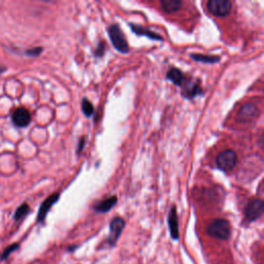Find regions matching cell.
I'll return each instance as SVG.
<instances>
[{"label": "cell", "instance_id": "cell-1", "mask_svg": "<svg viewBox=\"0 0 264 264\" xmlns=\"http://www.w3.org/2000/svg\"><path fill=\"white\" fill-rule=\"evenodd\" d=\"M108 32L111 38V42L117 51H119L120 53H123V54H126L129 52V46L126 40V37L118 24L111 25L108 28Z\"/></svg>", "mask_w": 264, "mask_h": 264}, {"label": "cell", "instance_id": "cell-2", "mask_svg": "<svg viewBox=\"0 0 264 264\" xmlns=\"http://www.w3.org/2000/svg\"><path fill=\"white\" fill-rule=\"evenodd\" d=\"M208 233L219 239H227L230 235V224L225 219H217L208 227Z\"/></svg>", "mask_w": 264, "mask_h": 264}, {"label": "cell", "instance_id": "cell-3", "mask_svg": "<svg viewBox=\"0 0 264 264\" xmlns=\"http://www.w3.org/2000/svg\"><path fill=\"white\" fill-rule=\"evenodd\" d=\"M237 164V155L232 150H225L217 157V166L223 171H231Z\"/></svg>", "mask_w": 264, "mask_h": 264}, {"label": "cell", "instance_id": "cell-4", "mask_svg": "<svg viewBox=\"0 0 264 264\" xmlns=\"http://www.w3.org/2000/svg\"><path fill=\"white\" fill-rule=\"evenodd\" d=\"M260 111L258 107L253 103H247L241 106L238 114H237V121L242 124L251 123L255 119L258 118Z\"/></svg>", "mask_w": 264, "mask_h": 264}, {"label": "cell", "instance_id": "cell-5", "mask_svg": "<svg viewBox=\"0 0 264 264\" xmlns=\"http://www.w3.org/2000/svg\"><path fill=\"white\" fill-rule=\"evenodd\" d=\"M207 7L209 12L217 17H226L232 11V4L228 0H210Z\"/></svg>", "mask_w": 264, "mask_h": 264}, {"label": "cell", "instance_id": "cell-6", "mask_svg": "<svg viewBox=\"0 0 264 264\" xmlns=\"http://www.w3.org/2000/svg\"><path fill=\"white\" fill-rule=\"evenodd\" d=\"M263 214V201L259 198H254L248 202L245 208V217L249 222L259 219Z\"/></svg>", "mask_w": 264, "mask_h": 264}, {"label": "cell", "instance_id": "cell-7", "mask_svg": "<svg viewBox=\"0 0 264 264\" xmlns=\"http://www.w3.org/2000/svg\"><path fill=\"white\" fill-rule=\"evenodd\" d=\"M182 95L187 99H193L194 97L204 94L200 84L198 82H193L189 77H186L184 83L182 84Z\"/></svg>", "mask_w": 264, "mask_h": 264}, {"label": "cell", "instance_id": "cell-8", "mask_svg": "<svg viewBox=\"0 0 264 264\" xmlns=\"http://www.w3.org/2000/svg\"><path fill=\"white\" fill-rule=\"evenodd\" d=\"M12 119L17 127H27L31 122L30 112L25 108H18L13 112Z\"/></svg>", "mask_w": 264, "mask_h": 264}, {"label": "cell", "instance_id": "cell-9", "mask_svg": "<svg viewBox=\"0 0 264 264\" xmlns=\"http://www.w3.org/2000/svg\"><path fill=\"white\" fill-rule=\"evenodd\" d=\"M124 227H125V221L121 217H116L112 220L111 224H110V235L108 238L111 245H115V243L117 242Z\"/></svg>", "mask_w": 264, "mask_h": 264}, {"label": "cell", "instance_id": "cell-10", "mask_svg": "<svg viewBox=\"0 0 264 264\" xmlns=\"http://www.w3.org/2000/svg\"><path fill=\"white\" fill-rule=\"evenodd\" d=\"M59 194L58 193H55V194H52L51 196H49L43 204L42 206H40L39 208V211H38V215H37V221L39 223H42L45 221L49 211L51 210V208L56 204V202L58 201L59 199Z\"/></svg>", "mask_w": 264, "mask_h": 264}, {"label": "cell", "instance_id": "cell-11", "mask_svg": "<svg viewBox=\"0 0 264 264\" xmlns=\"http://www.w3.org/2000/svg\"><path fill=\"white\" fill-rule=\"evenodd\" d=\"M129 27L137 35L146 36V37H149L150 39H153V40H163V37H162L161 35H159L156 32L151 31L150 29H148L146 27H143L140 25H135V24H129Z\"/></svg>", "mask_w": 264, "mask_h": 264}, {"label": "cell", "instance_id": "cell-12", "mask_svg": "<svg viewBox=\"0 0 264 264\" xmlns=\"http://www.w3.org/2000/svg\"><path fill=\"white\" fill-rule=\"evenodd\" d=\"M168 226L170 230L171 237L173 239L179 238V220H178V214H177V209L174 206L170 209L169 215H168Z\"/></svg>", "mask_w": 264, "mask_h": 264}, {"label": "cell", "instance_id": "cell-13", "mask_svg": "<svg viewBox=\"0 0 264 264\" xmlns=\"http://www.w3.org/2000/svg\"><path fill=\"white\" fill-rule=\"evenodd\" d=\"M117 201H118L117 196L108 197L104 200H101L100 202H98V204H96L94 206V210L98 213H108L109 211H111L115 207V205L117 204Z\"/></svg>", "mask_w": 264, "mask_h": 264}, {"label": "cell", "instance_id": "cell-14", "mask_svg": "<svg viewBox=\"0 0 264 264\" xmlns=\"http://www.w3.org/2000/svg\"><path fill=\"white\" fill-rule=\"evenodd\" d=\"M166 77H167V79L170 80L171 83H173L177 86H182V84L184 83V80L186 78L185 74L175 67H172L167 71Z\"/></svg>", "mask_w": 264, "mask_h": 264}, {"label": "cell", "instance_id": "cell-15", "mask_svg": "<svg viewBox=\"0 0 264 264\" xmlns=\"http://www.w3.org/2000/svg\"><path fill=\"white\" fill-rule=\"evenodd\" d=\"M183 7V3L181 0H162L161 8L165 13L172 14L180 11Z\"/></svg>", "mask_w": 264, "mask_h": 264}, {"label": "cell", "instance_id": "cell-16", "mask_svg": "<svg viewBox=\"0 0 264 264\" xmlns=\"http://www.w3.org/2000/svg\"><path fill=\"white\" fill-rule=\"evenodd\" d=\"M190 58L193 59L197 62H202V63H208V64H214L220 61L219 56H209V55H202V54H191Z\"/></svg>", "mask_w": 264, "mask_h": 264}, {"label": "cell", "instance_id": "cell-17", "mask_svg": "<svg viewBox=\"0 0 264 264\" xmlns=\"http://www.w3.org/2000/svg\"><path fill=\"white\" fill-rule=\"evenodd\" d=\"M29 213V206L27 204H23L22 206H20L16 213H15V220L19 221V220H22L24 217H26V215Z\"/></svg>", "mask_w": 264, "mask_h": 264}, {"label": "cell", "instance_id": "cell-18", "mask_svg": "<svg viewBox=\"0 0 264 264\" xmlns=\"http://www.w3.org/2000/svg\"><path fill=\"white\" fill-rule=\"evenodd\" d=\"M82 111L87 117H91L94 114V108L93 105L87 98H84L82 101Z\"/></svg>", "mask_w": 264, "mask_h": 264}, {"label": "cell", "instance_id": "cell-19", "mask_svg": "<svg viewBox=\"0 0 264 264\" xmlns=\"http://www.w3.org/2000/svg\"><path fill=\"white\" fill-rule=\"evenodd\" d=\"M18 248H19L18 243H13V245L7 247V248L5 249V251L3 252V254H2V260L8 259V258L10 257V255H11L12 253H14Z\"/></svg>", "mask_w": 264, "mask_h": 264}, {"label": "cell", "instance_id": "cell-20", "mask_svg": "<svg viewBox=\"0 0 264 264\" xmlns=\"http://www.w3.org/2000/svg\"><path fill=\"white\" fill-rule=\"evenodd\" d=\"M106 52V44L105 43H99V45L97 46L96 50H95V55L96 57H103L104 54Z\"/></svg>", "mask_w": 264, "mask_h": 264}, {"label": "cell", "instance_id": "cell-21", "mask_svg": "<svg viewBox=\"0 0 264 264\" xmlns=\"http://www.w3.org/2000/svg\"><path fill=\"white\" fill-rule=\"evenodd\" d=\"M42 52H43V48H33V49L27 50V51H26V55L32 56V57H36V56H38Z\"/></svg>", "mask_w": 264, "mask_h": 264}, {"label": "cell", "instance_id": "cell-22", "mask_svg": "<svg viewBox=\"0 0 264 264\" xmlns=\"http://www.w3.org/2000/svg\"><path fill=\"white\" fill-rule=\"evenodd\" d=\"M84 146H85V138H80V140H79V145H78V148H77V153H79V152H82V151H83Z\"/></svg>", "mask_w": 264, "mask_h": 264}]
</instances>
